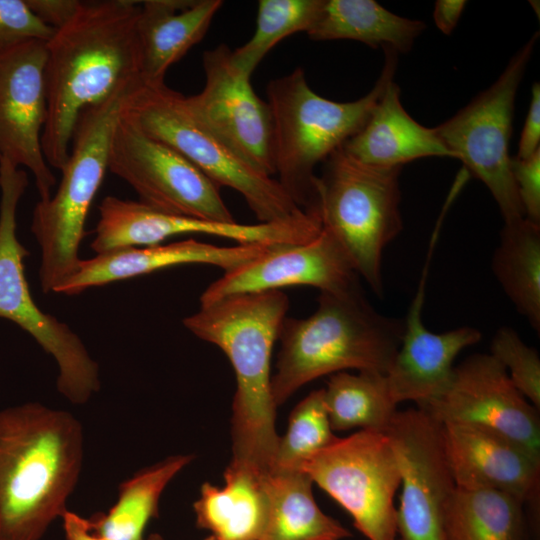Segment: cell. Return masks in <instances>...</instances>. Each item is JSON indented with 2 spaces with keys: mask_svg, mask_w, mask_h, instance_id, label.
I'll use <instances>...</instances> for the list:
<instances>
[{
  "mask_svg": "<svg viewBox=\"0 0 540 540\" xmlns=\"http://www.w3.org/2000/svg\"><path fill=\"white\" fill-rule=\"evenodd\" d=\"M139 1H82L46 42L48 115L41 142L49 166L64 169L81 113L140 80Z\"/></svg>",
  "mask_w": 540,
  "mask_h": 540,
  "instance_id": "1",
  "label": "cell"
},
{
  "mask_svg": "<svg viewBox=\"0 0 540 540\" xmlns=\"http://www.w3.org/2000/svg\"><path fill=\"white\" fill-rule=\"evenodd\" d=\"M288 308V296L272 290L229 296L183 319L192 334L227 356L235 373L230 462L263 474L273 467L279 439L271 355Z\"/></svg>",
  "mask_w": 540,
  "mask_h": 540,
  "instance_id": "2",
  "label": "cell"
},
{
  "mask_svg": "<svg viewBox=\"0 0 540 540\" xmlns=\"http://www.w3.org/2000/svg\"><path fill=\"white\" fill-rule=\"evenodd\" d=\"M83 430L39 403L0 411V540H40L62 517L83 461Z\"/></svg>",
  "mask_w": 540,
  "mask_h": 540,
  "instance_id": "3",
  "label": "cell"
},
{
  "mask_svg": "<svg viewBox=\"0 0 540 540\" xmlns=\"http://www.w3.org/2000/svg\"><path fill=\"white\" fill-rule=\"evenodd\" d=\"M315 311L286 317L271 391L276 406L299 388L347 369L386 373L401 344L404 320L384 316L366 299L360 283L320 292Z\"/></svg>",
  "mask_w": 540,
  "mask_h": 540,
  "instance_id": "4",
  "label": "cell"
},
{
  "mask_svg": "<svg viewBox=\"0 0 540 540\" xmlns=\"http://www.w3.org/2000/svg\"><path fill=\"white\" fill-rule=\"evenodd\" d=\"M382 49L384 65L378 80L355 101L337 102L318 95L302 68L267 86L275 174L286 192L307 212L316 213V166L363 127L386 83L394 78L398 53L391 47Z\"/></svg>",
  "mask_w": 540,
  "mask_h": 540,
  "instance_id": "5",
  "label": "cell"
},
{
  "mask_svg": "<svg viewBox=\"0 0 540 540\" xmlns=\"http://www.w3.org/2000/svg\"><path fill=\"white\" fill-rule=\"evenodd\" d=\"M121 115L181 153L219 188L240 193L259 223L294 222L312 214L302 209L277 179L257 172L239 158L200 122L186 96L165 82L137 81L124 97Z\"/></svg>",
  "mask_w": 540,
  "mask_h": 540,
  "instance_id": "6",
  "label": "cell"
},
{
  "mask_svg": "<svg viewBox=\"0 0 540 540\" xmlns=\"http://www.w3.org/2000/svg\"><path fill=\"white\" fill-rule=\"evenodd\" d=\"M136 82L81 113L60 185L33 210L31 232L41 250L39 279L46 294L66 282L81 261L79 247L90 206L108 170L112 133L124 97Z\"/></svg>",
  "mask_w": 540,
  "mask_h": 540,
  "instance_id": "7",
  "label": "cell"
},
{
  "mask_svg": "<svg viewBox=\"0 0 540 540\" xmlns=\"http://www.w3.org/2000/svg\"><path fill=\"white\" fill-rule=\"evenodd\" d=\"M317 176L316 205L322 228L343 247L357 274L383 295L384 249L401 232L402 167L363 164L340 147Z\"/></svg>",
  "mask_w": 540,
  "mask_h": 540,
  "instance_id": "8",
  "label": "cell"
},
{
  "mask_svg": "<svg viewBox=\"0 0 540 540\" xmlns=\"http://www.w3.org/2000/svg\"><path fill=\"white\" fill-rule=\"evenodd\" d=\"M28 183L18 174L0 177V318L30 334L58 366L57 389L70 402L84 404L100 389L99 366L79 336L42 311L24 273L29 251L16 235V210Z\"/></svg>",
  "mask_w": 540,
  "mask_h": 540,
  "instance_id": "9",
  "label": "cell"
},
{
  "mask_svg": "<svg viewBox=\"0 0 540 540\" xmlns=\"http://www.w3.org/2000/svg\"><path fill=\"white\" fill-rule=\"evenodd\" d=\"M539 32L513 55L498 79L464 108L434 127L465 169L482 181L497 203L504 223L525 218L510 170L508 152L514 104Z\"/></svg>",
  "mask_w": 540,
  "mask_h": 540,
  "instance_id": "10",
  "label": "cell"
},
{
  "mask_svg": "<svg viewBox=\"0 0 540 540\" xmlns=\"http://www.w3.org/2000/svg\"><path fill=\"white\" fill-rule=\"evenodd\" d=\"M298 470L330 495L369 540H396L400 473L385 432L359 430L305 459Z\"/></svg>",
  "mask_w": 540,
  "mask_h": 540,
  "instance_id": "11",
  "label": "cell"
},
{
  "mask_svg": "<svg viewBox=\"0 0 540 540\" xmlns=\"http://www.w3.org/2000/svg\"><path fill=\"white\" fill-rule=\"evenodd\" d=\"M108 170L127 182L139 201L157 210L214 222L236 221L214 182L121 112L111 137Z\"/></svg>",
  "mask_w": 540,
  "mask_h": 540,
  "instance_id": "12",
  "label": "cell"
},
{
  "mask_svg": "<svg viewBox=\"0 0 540 540\" xmlns=\"http://www.w3.org/2000/svg\"><path fill=\"white\" fill-rule=\"evenodd\" d=\"M387 434L400 473L397 534L401 540H445L444 518L456 485L443 424L420 408L396 411Z\"/></svg>",
  "mask_w": 540,
  "mask_h": 540,
  "instance_id": "13",
  "label": "cell"
},
{
  "mask_svg": "<svg viewBox=\"0 0 540 540\" xmlns=\"http://www.w3.org/2000/svg\"><path fill=\"white\" fill-rule=\"evenodd\" d=\"M227 45L204 51L205 84L187 103L218 139L257 172L273 176V124L269 106L238 70Z\"/></svg>",
  "mask_w": 540,
  "mask_h": 540,
  "instance_id": "14",
  "label": "cell"
},
{
  "mask_svg": "<svg viewBox=\"0 0 540 540\" xmlns=\"http://www.w3.org/2000/svg\"><path fill=\"white\" fill-rule=\"evenodd\" d=\"M418 408L441 423H472L494 429L540 458L539 409L517 390L491 354H474L454 366L446 390Z\"/></svg>",
  "mask_w": 540,
  "mask_h": 540,
  "instance_id": "15",
  "label": "cell"
},
{
  "mask_svg": "<svg viewBox=\"0 0 540 540\" xmlns=\"http://www.w3.org/2000/svg\"><path fill=\"white\" fill-rule=\"evenodd\" d=\"M99 220L90 244L96 254L128 247L160 245L187 234L226 238L237 244L277 246L306 241L310 228L304 221L285 223H222L157 210L141 201L105 197L98 207Z\"/></svg>",
  "mask_w": 540,
  "mask_h": 540,
  "instance_id": "16",
  "label": "cell"
},
{
  "mask_svg": "<svg viewBox=\"0 0 540 540\" xmlns=\"http://www.w3.org/2000/svg\"><path fill=\"white\" fill-rule=\"evenodd\" d=\"M46 42L33 40L0 57V159L30 170L40 201L56 184L41 142L48 115Z\"/></svg>",
  "mask_w": 540,
  "mask_h": 540,
  "instance_id": "17",
  "label": "cell"
},
{
  "mask_svg": "<svg viewBox=\"0 0 540 540\" xmlns=\"http://www.w3.org/2000/svg\"><path fill=\"white\" fill-rule=\"evenodd\" d=\"M359 283L339 242L325 229L309 241L268 248L258 257L226 271L201 294L200 306L240 294L312 286L336 292Z\"/></svg>",
  "mask_w": 540,
  "mask_h": 540,
  "instance_id": "18",
  "label": "cell"
},
{
  "mask_svg": "<svg viewBox=\"0 0 540 540\" xmlns=\"http://www.w3.org/2000/svg\"><path fill=\"white\" fill-rule=\"evenodd\" d=\"M443 439L457 488L495 490L536 500L540 458L506 435L478 424L447 422Z\"/></svg>",
  "mask_w": 540,
  "mask_h": 540,
  "instance_id": "19",
  "label": "cell"
},
{
  "mask_svg": "<svg viewBox=\"0 0 540 540\" xmlns=\"http://www.w3.org/2000/svg\"><path fill=\"white\" fill-rule=\"evenodd\" d=\"M431 259L426 258L416 294L404 320L400 347L385 373L392 399L398 405L412 401L422 407L448 387L454 360L465 348L481 340V332L462 326L443 333L429 331L422 308Z\"/></svg>",
  "mask_w": 540,
  "mask_h": 540,
  "instance_id": "20",
  "label": "cell"
},
{
  "mask_svg": "<svg viewBox=\"0 0 540 540\" xmlns=\"http://www.w3.org/2000/svg\"><path fill=\"white\" fill-rule=\"evenodd\" d=\"M273 246H218L195 239L166 245L128 247L80 261L76 272L54 293L76 295L84 290L185 264H207L224 272L258 257Z\"/></svg>",
  "mask_w": 540,
  "mask_h": 540,
  "instance_id": "21",
  "label": "cell"
},
{
  "mask_svg": "<svg viewBox=\"0 0 540 540\" xmlns=\"http://www.w3.org/2000/svg\"><path fill=\"white\" fill-rule=\"evenodd\" d=\"M136 37L142 82L164 83L178 62L206 34L221 0L139 1Z\"/></svg>",
  "mask_w": 540,
  "mask_h": 540,
  "instance_id": "22",
  "label": "cell"
},
{
  "mask_svg": "<svg viewBox=\"0 0 540 540\" xmlns=\"http://www.w3.org/2000/svg\"><path fill=\"white\" fill-rule=\"evenodd\" d=\"M341 148L353 159L374 167H403L425 157H452L434 128L415 121L404 109L400 88L390 79L363 127Z\"/></svg>",
  "mask_w": 540,
  "mask_h": 540,
  "instance_id": "23",
  "label": "cell"
},
{
  "mask_svg": "<svg viewBox=\"0 0 540 540\" xmlns=\"http://www.w3.org/2000/svg\"><path fill=\"white\" fill-rule=\"evenodd\" d=\"M265 474L230 462L224 486H201L193 504L197 527L214 540H261L268 514Z\"/></svg>",
  "mask_w": 540,
  "mask_h": 540,
  "instance_id": "24",
  "label": "cell"
},
{
  "mask_svg": "<svg viewBox=\"0 0 540 540\" xmlns=\"http://www.w3.org/2000/svg\"><path fill=\"white\" fill-rule=\"evenodd\" d=\"M425 29L424 22L394 14L373 0H320L306 33L316 41L355 40L399 54L408 53Z\"/></svg>",
  "mask_w": 540,
  "mask_h": 540,
  "instance_id": "25",
  "label": "cell"
},
{
  "mask_svg": "<svg viewBox=\"0 0 540 540\" xmlns=\"http://www.w3.org/2000/svg\"><path fill=\"white\" fill-rule=\"evenodd\" d=\"M312 485L301 470L265 474L268 514L261 540H343L351 536L319 508Z\"/></svg>",
  "mask_w": 540,
  "mask_h": 540,
  "instance_id": "26",
  "label": "cell"
},
{
  "mask_svg": "<svg viewBox=\"0 0 540 540\" xmlns=\"http://www.w3.org/2000/svg\"><path fill=\"white\" fill-rule=\"evenodd\" d=\"M193 458L191 454L172 455L123 481L116 503L87 519L89 529L106 540H146L145 529L159 515L164 489Z\"/></svg>",
  "mask_w": 540,
  "mask_h": 540,
  "instance_id": "27",
  "label": "cell"
},
{
  "mask_svg": "<svg viewBox=\"0 0 540 540\" xmlns=\"http://www.w3.org/2000/svg\"><path fill=\"white\" fill-rule=\"evenodd\" d=\"M492 271L517 311L540 332V224L504 223Z\"/></svg>",
  "mask_w": 540,
  "mask_h": 540,
  "instance_id": "28",
  "label": "cell"
},
{
  "mask_svg": "<svg viewBox=\"0 0 540 540\" xmlns=\"http://www.w3.org/2000/svg\"><path fill=\"white\" fill-rule=\"evenodd\" d=\"M523 504L503 492L456 487L445 512V540H524Z\"/></svg>",
  "mask_w": 540,
  "mask_h": 540,
  "instance_id": "29",
  "label": "cell"
},
{
  "mask_svg": "<svg viewBox=\"0 0 540 540\" xmlns=\"http://www.w3.org/2000/svg\"><path fill=\"white\" fill-rule=\"evenodd\" d=\"M323 390L333 431L385 432L397 411L384 373L338 372L330 375Z\"/></svg>",
  "mask_w": 540,
  "mask_h": 540,
  "instance_id": "30",
  "label": "cell"
},
{
  "mask_svg": "<svg viewBox=\"0 0 540 540\" xmlns=\"http://www.w3.org/2000/svg\"><path fill=\"white\" fill-rule=\"evenodd\" d=\"M319 4L320 0H260L253 36L231 51L234 66L251 77L258 64L278 42L294 33L307 32Z\"/></svg>",
  "mask_w": 540,
  "mask_h": 540,
  "instance_id": "31",
  "label": "cell"
},
{
  "mask_svg": "<svg viewBox=\"0 0 540 540\" xmlns=\"http://www.w3.org/2000/svg\"><path fill=\"white\" fill-rule=\"evenodd\" d=\"M338 438L330 424L324 390H314L291 411L287 430L279 436L271 470H298L305 459Z\"/></svg>",
  "mask_w": 540,
  "mask_h": 540,
  "instance_id": "32",
  "label": "cell"
},
{
  "mask_svg": "<svg viewBox=\"0 0 540 540\" xmlns=\"http://www.w3.org/2000/svg\"><path fill=\"white\" fill-rule=\"evenodd\" d=\"M490 354L506 369L517 390L539 409L540 358L538 352L526 345L514 329L504 326L495 333Z\"/></svg>",
  "mask_w": 540,
  "mask_h": 540,
  "instance_id": "33",
  "label": "cell"
},
{
  "mask_svg": "<svg viewBox=\"0 0 540 540\" xmlns=\"http://www.w3.org/2000/svg\"><path fill=\"white\" fill-rule=\"evenodd\" d=\"M55 29L43 23L26 0H0V57L33 41H48Z\"/></svg>",
  "mask_w": 540,
  "mask_h": 540,
  "instance_id": "34",
  "label": "cell"
},
{
  "mask_svg": "<svg viewBox=\"0 0 540 540\" xmlns=\"http://www.w3.org/2000/svg\"><path fill=\"white\" fill-rule=\"evenodd\" d=\"M510 170L526 219L540 224V150L531 157H511Z\"/></svg>",
  "mask_w": 540,
  "mask_h": 540,
  "instance_id": "35",
  "label": "cell"
},
{
  "mask_svg": "<svg viewBox=\"0 0 540 540\" xmlns=\"http://www.w3.org/2000/svg\"><path fill=\"white\" fill-rule=\"evenodd\" d=\"M31 11L46 25L59 29L68 23L79 10L78 0H26Z\"/></svg>",
  "mask_w": 540,
  "mask_h": 540,
  "instance_id": "36",
  "label": "cell"
},
{
  "mask_svg": "<svg viewBox=\"0 0 540 540\" xmlns=\"http://www.w3.org/2000/svg\"><path fill=\"white\" fill-rule=\"evenodd\" d=\"M540 150V85L532 86V97L518 144L516 157L526 159Z\"/></svg>",
  "mask_w": 540,
  "mask_h": 540,
  "instance_id": "37",
  "label": "cell"
},
{
  "mask_svg": "<svg viewBox=\"0 0 540 540\" xmlns=\"http://www.w3.org/2000/svg\"><path fill=\"white\" fill-rule=\"evenodd\" d=\"M464 0H438L435 3L433 19L437 28L445 35L455 29L466 6Z\"/></svg>",
  "mask_w": 540,
  "mask_h": 540,
  "instance_id": "38",
  "label": "cell"
},
{
  "mask_svg": "<svg viewBox=\"0 0 540 540\" xmlns=\"http://www.w3.org/2000/svg\"><path fill=\"white\" fill-rule=\"evenodd\" d=\"M62 519L66 540H106L89 529L86 518L74 512L66 510Z\"/></svg>",
  "mask_w": 540,
  "mask_h": 540,
  "instance_id": "39",
  "label": "cell"
},
{
  "mask_svg": "<svg viewBox=\"0 0 540 540\" xmlns=\"http://www.w3.org/2000/svg\"><path fill=\"white\" fill-rule=\"evenodd\" d=\"M146 540H164V538L158 533H152L146 538Z\"/></svg>",
  "mask_w": 540,
  "mask_h": 540,
  "instance_id": "40",
  "label": "cell"
},
{
  "mask_svg": "<svg viewBox=\"0 0 540 540\" xmlns=\"http://www.w3.org/2000/svg\"><path fill=\"white\" fill-rule=\"evenodd\" d=\"M203 540H214V539H213L211 536H208V537H206V538L203 539Z\"/></svg>",
  "mask_w": 540,
  "mask_h": 540,
  "instance_id": "41",
  "label": "cell"
}]
</instances>
